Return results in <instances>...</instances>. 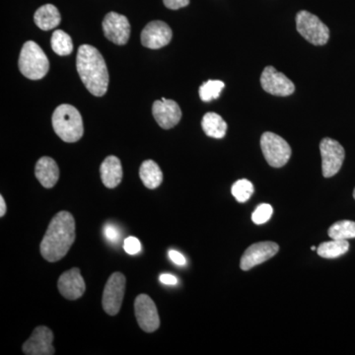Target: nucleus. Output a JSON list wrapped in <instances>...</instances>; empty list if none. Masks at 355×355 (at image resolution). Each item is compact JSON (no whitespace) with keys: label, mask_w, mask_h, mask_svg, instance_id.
Segmentation results:
<instances>
[{"label":"nucleus","mask_w":355,"mask_h":355,"mask_svg":"<svg viewBox=\"0 0 355 355\" xmlns=\"http://www.w3.org/2000/svg\"><path fill=\"white\" fill-rule=\"evenodd\" d=\"M153 114L158 125L164 130L174 128L182 118V111L178 103L165 98L153 103Z\"/></svg>","instance_id":"obj_15"},{"label":"nucleus","mask_w":355,"mask_h":355,"mask_svg":"<svg viewBox=\"0 0 355 355\" xmlns=\"http://www.w3.org/2000/svg\"><path fill=\"white\" fill-rule=\"evenodd\" d=\"M273 214V209L272 205H268V203H263V205H259L253 214H252V220L257 225H261L265 224L266 222L270 220Z\"/></svg>","instance_id":"obj_27"},{"label":"nucleus","mask_w":355,"mask_h":355,"mask_svg":"<svg viewBox=\"0 0 355 355\" xmlns=\"http://www.w3.org/2000/svg\"><path fill=\"white\" fill-rule=\"evenodd\" d=\"M34 21L40 29L44 31L55 29L60 24L62 17H60V11L53 4H46L40 7L34 15Z\"/></svg>","instance_id":"obj_19"},{"label":"nucleus","mask_w":355,"mask_h":355,"mask_svg":"<svg viewBox=\"0 0 355 355\" xmlns=\"http://www.w3.org/2000/svg\"><path fill=\"white\" fill-rule=\"evenodd\" d=\"M51 121L55 133L65 142L73 144L83 137V116L71 105H60L53 112Z\"/></svg>","instance_id":"obj_3"},{"label":"nucleus","mask_w":355,"mask_h":355,"mask_svg":"<svg viewBox=\"0 0 355 355\" xmlns=\"http://www.w3.org/2000/svg\"><path fill=\"white\" fill-rule=\"evenodd\" d=\"M135 312L137 323L146 333H153L160 327L157 307L146 294H140L135 301Z\"/></svg>","instance_id":"obj_9"},{"label":"nucleus","mask_w":355,"mask_h":355,"mask_svg":"<svg viewBox=\"0 0 355 355\" xmlns=\"http://www.w3.org/2000/svg\"><path fill=\"white\" fill-rule=\"evenodd\" d=\"M76 220L71 214L60 211L51 219L41 243V254L44 260L55 263L69 253L76 241Z\"/></svg>","instance_id":"obj_1"},{"label":"nucleus","mask_w":355,"mask_h":355,"mask_svg":"<svg viewBox=\"0 0 355 355\" xmlns=\"http://www.w3.org/2000/svg\"><path fill=\"white\" fill-rule=\"evenodd\" d=\"M164 6L172 10L183 8L190 4V0H163Z\"/></svg>","instance_id":"obj_30"},{"label":"nucleus","mask_w":355,"mask_h":355,"mask_svg":"<svg viewBox=\"0 0 355 355\" xmlns=\"http://www.w3.org/2000/svg\"><path fill=\"white\" fill-rule=\"evenodd\" d=\"M35 175L44 188H53L60 179V168L53 158L42 157L35 167Z\"/></svg>","instance_id":"obj_17"},{"label":"nucleus","mask_w":355,"mask_h":355,"mask_svg":"<svg viewBox=\"0 0 355 355\" xmlns=\"http://www.w3.org/2000/svg\"><path fill=\"white\" fill-rule=\"evenodd\" d=\"M18 64L21 73L31 80L44 78L50 69V62L46 53L33 41L26 42L23 46Z\"/></svg>","instance_id":"obj_4"},{"label":"nucleus","mask_w":355,"mask_h":355,"mask_svg":"<svg viewBox=\"0 0 355 355\" xmlns=\"http://www.w3.org/2000/svg\"><path fill=\"white\" fill-rule=\"evenodd\" d=\"M354 200H355V189H354Z\"/></svg>","instance_id":"obj_35"},{"label":"nucleus","mask_w":355,"mask_h":355,"mask_svg":"<svg viewBox=\"0 0 355 355\" xmlns=\"http://www.w3.org/2000/svg\"><path fill=\"white\" fill-rule=\"evenodd\" d=\"M58 291L69 300H76L83 296L86 286L80 270L71 268L60 275L58 282Z\"/></svg>","instance_id":"obj_16"},{"label":"nucleus","mask_w":355,"mask_h":355,"mask_svg":"<svg viewBox=\"0 0 355 355\" xmlns=\"http://www.w3.org/2000/svg\"><path fill=\"white\" fill-rule=\"evenodd\" d=\"M225 84L220 80H209L200 87V97L203 102H211L218 99Z\"/></svg>","instance_id":"obj_25"},{"label":"nucleus","mask_w":355,"mask_h":355,"mask_svg":"<svg viewBox=\"0 0 355 355\" xmlns=\"http://www.w3.org/2000/svg\"><path fill=\"white\" fill-rule=\"evenodd\" d=\"M6 214V203L3 197H0V216L3 217Z\"/></svg>","instance_id":"obj_33"},{"label":"nucleus","mask_w":355,"mask_h":355,"mask_svg":"<svg viewBox=\"0 0 355 355\" xmlns=\"http://www.w3.org/2000/svg\"><path fill=\"white\" fill-rule=\"evenodd\" d=\"M311 250H312V251H315V250H316V247H311Z\"/></svg>","instance_id":"obj_34"},{"label":"nucleus","mask_w":355,"mask_h":355,"mask_svg":"<svg viewBox=\"0 0 355 355\" xmlns=\"http://www.w3.org/2000/svg\"><path fill=\"white\" fill-rule=\"evenodd\" d=\"M76 67L79 76L91 94L102 97L109 86V72L106 62L97 49L90 44L79 46Z\"/></svg>","instance_id":"obj_2"},{"label":"nucleus","mask_w":355,"mask_h":355,"mask_svg":"<svg viewBox=\"0 0 355 355\" xmlns=\"http://www.w3.org/2000/svg\"><path fill=\"white\" fill-rule=\"evenodd\" d=\"M51 49L60 57L69 55L73 51V43L69 34L62 30L53 32L51 40Z\"/></svg>","instance_id":"obj_23"},{"label":"nucleus","mask_w":355,"mask_h":355,"mask_svg":"<svg viewBox=\"0 0 355 355\" xmlns=\"http://www.w3.org/2000/svg\"><path fill=\"white\" fill-rule=\"evenodd\" d=\"M105 37L114 44L123 46L130 36V24L125 16L116 12H110L103 20Z\"/></svg>","instance_id":"obj_10"},{"label":"nucleus","mask_w":355,"mask_h":355,"mask_svg":"<svg viewBox=\"0 0 355 355\" xmlns=\"http://www.w3.org/2000/svg\"><path fill=\"white\" fill-rule=\"evenodd\" d=\"M169 258L173 263H176L178 266L186 265L187 261L183 254L179 253V252L174 251V250L169 252Z\"/></svg>","instance_id":"obj_31"},{"label":"nucleus","mask_w":355,"mask_h":355,"mask_svg":"<svg viewBox=\"0 0 355 355\" xmlns=\"http://www.w3.org/2000/svg\"><path fill=\"white\" fill-rule=\"evenodd\" d=\"M232 195L238 202H246L254 193V186L246 179L239 180L232 186Z\"/></svg>","instance_id":"obj_26"},{"label":"nucleus","mask_w":355,"mask_h":355,"mask_svg":"<svg viewBox=\"0 0 355 355\" xmlns=\"http://www.w3.org/2000/svg\"><path fill=\"white\" fill-rule=\"evenodd\" d=\"M171 28L163 21H153L141 32V43L146 48L158 50L170 44L172 40Z\"/></svg>","instance_id":"obj_14"},{"label":"nucleus","mask_w":355,"mask_h":355,"mask_svg":"<svg viewBox=\"0 0 355 355\" xmlns=\"http://www.w3.org/2000/svg\"><path fill=\"white\" fill-rule=\"evenodd\" d=\"M202 127L205 135L212 139H223L227 132L226 121L218 114L212 113V112L203 116Z\"/></svg>","instance_id":"obj_20"},{"label":"nucleus","mask_w":355,"mask_h":355,"mask_svg":"<svg viewBox=\"0 0 355 355\" xmlns=\"http://www.w3.org/2000/svg\"><path fill=\"white\" fill-rule=\"evenodd\" d=\"M53 331L46 326L37 327L29 340L23 345V352L27 355H53Z\"/></svg>","instance_id":"obj_13"},{"label":"nucleus","mask_w":355,"mask_h":355,"mask_svg":"<svg viewBox=\"0 0 355 355\" xmlns=\"http://www.w3.org/2000/svg\"><path fill=\"white\" fill-rule=\"evenodd\" d=\"M103 184L106 188H116L123 180V167L120 159L116 156H108L100 167Z\"/></svg>","instance_id":"obj_18"},{"label":"nucleus","mask_w":355,"mask_h":355,"mask_svg":"<svg viewBox=\"0 0 355 355\" xmlns=\"http://www.w3.org/2000/svg\"><path fill=\"white\" fill-rule=\"evenodd\" d=\"M349 249V244L347 240H333L322 243L318 247L317 253L324 259H336L347 254Z\"/></svg>","instance_id":"obj_22"},{"label":"nucleus","mask_w":355,"mask_h":355,"mask_svg":"<svg viewBox=\"0 0 355 355\" xmlns=\"http://www.w3.org/2000/svg\"><path fill=\"white\" fill-rule=\"evenodd\" d=\"M261 148L266 162L272 167H284L291 157V148L286 140L273 132L261 135Z\"/></svg>","instance_id":"obj_6"},{"label":"nucleus","mask_w":355,"mask_h":355,"mask_svg":"<svg viewBox=\"0 0 355 355\" xmlns=\"http://www.w3.org/2000/svg\"><path fill=\"white\" fill-rule=\"evenodd\" d=\"M123 249L128 254H137L141 250V245L137 238L128 237L123 242Z\"/></svg>","instance_id":"obj_28"},{"label":"nucleus","mask_w":355,"mask_h":355,"mask_svg":"<svg viewBox=\"0 0 355 355\" xmlns=\"http://www.w3.org/2000/svg\"><path fill=\"white\" fill-rule=\"evenodd\" d=\"M296 28L301 36L314 46H324L330 39V30L314 14L302 10L296 15Z\"/></svg>","instance_id":"obj_5"},{"label":"nucleus","mask_w":355,"mask_h":355,"mask_svg":"<svg viewBox=\"0 0 355 355\" xmlns=\"http://www.w3.org/2000/svg\"><path fill=\"white\" fill-rule=\"evenodd\" d=\"M322 156V171L324 178L335 176L342 168L345 153L340 142L326 137L320 144Z\"/></svg>","instance_id":"obj_8"},{"label":"nucleus","mask_w":355,"mask_h":355,"mask_svg":"<svg viewBox=\"0 0 355 355\" xmlns=\"http://www.w3.org/2000/svg\"><path fill=\"white\" fill-rule=\"evenodd\" d=\"M160 282L162 284H167V286H175L178 284V279L174 275H169V273H164L160 275Z\"/></svg>","instance_id":"obj_32"},{"label":"nucleus","mask_w":355,"mask_h":355,"mask_svg":"<svg viewBox=\"0 0 355 355\" xmlns=\"http://www.w3.org/2000/svg\"><path fill=\"white\" fill-rule=\"evenodd\" d=\"M139 176L147 189L154 190L163 182V173L157 163L153 160H146L140 166Z\"/></svg>","instance_id":"obj_21"},{"label":"nucleus","mask_w":355,"mask_h":355,"mask_svg":"<svg viewBox=\"0 0 355 355\" xmlns=\"http://www.w3.org/2000/svg\"><path fill=\"white\" fill-rule=\"evenodd\" d=\"M279 246L275 242H260L252 245L246 250L240 261L243 270H249L254 266L261 265L279 253Z\"/></svg>","instance_id":"obj_12"},{"label":"nucleus","mask_w":355,"mask_h":355,"mask_svg":"<svg viewBox=\"0 0 355 355\" xmlns=\"http://www.w3.org/2000/svg\"><path fill=\"white\" fill-rule=\"evenodd\" d=\"M331 240H349L355 238V222L343 220L336 222L329 229Z\"/></svg>","instance_id":"obj_24"},{"label":"nucleus","mask_w":355,"mask_h":355,"mask_svg":"<svg viewBox=\"0 0 355 355\" xmlns=\"http://www.w3.org/2000/svg\"><path fill=\"white\" fill-rule=\"evenodd\" d=\"M261 85L266 92L275 96L286 97L293 94L295 86L291 79L284 73L277 71L273 67H268L263 69L261 76Z\"/></svg>","instance_id":"obj_11"},{"label":"nucleus","mask_w":355,"mask_h":355,"mask_svg":"<svg viewBox=\"0 0 355 355\" xmlns=\"http://www.w3.org/2000/svg\"><path fill=\"white\" fill-rule=\"evenodd\" d=\"M104 234L106 239H108L110 242H118L119 238H120V233H119L118 229L116 226L112 225V224H107L104 228Z\"/></svg>","instance_id":"obj_29"},{"label":"nucleus","mask_w":355,"mask_h":355,"mask_svg":"<svg viewBox=\"0 0 355 355\" xmlns=\"http://www.w3.org/2000/svg\"><path fill=\"white\" fill-rule=\"evenodd\" d=\"M125 277L121 272H114L107 282L103 293L102 304L105 312L110 316H114L120 312L125 295Z\"/></svg>","instance_id":"obj_7"}]
</instances>
